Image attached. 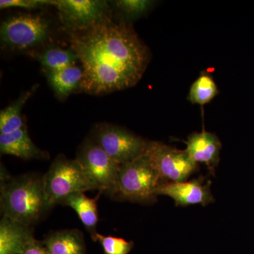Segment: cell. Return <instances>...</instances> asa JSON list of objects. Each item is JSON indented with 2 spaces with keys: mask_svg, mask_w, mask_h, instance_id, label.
<instances>
[{
  "mask_svg": "<svg viewBox=\"0 0 254 254\" xmlns=\"http://www.w3.org/2000/svg\"><path fill=\"white\" fill-rule=\"evenodd\" d=\"M71 49L82 64V91L100 95L131 88L148 65V53L136 33L110 18L70 36Z\"/></svg>",
  "mask_w": 254,
  "mask_h": 254,
  "instance_id": "cell-1",
  "label": "cell"
},
{
  "mask_svg": "<svg viewBox=\"0 0 254 254\" xmlns=\"http://www.w3.org/2000/svg\"><path fill=\"white\" fill-rule=\"evenodd\" d=\"M0 204L3 216L29 227L52 208L43 178L33 175L15 177L1 185Z\"/></svg>",
  "mask_w": 254,
  "mask_h": 254,
  "instance_id": "cell-2",
  "label": "cell"
},
{
  "mask_svg": "<svg viewBox=\"0 0 254 254\" xmlns=\"http://www.w3.org/2000/svg\"><path fill=\"white\" fill-rule=\"evenodd\" d=\"M160 176L146 153L120 165L116 195L141 203L157 200L155 190L161 184Z\"/></svg>",
  "mask_w": 254,
  "mask_h": 254,
  "instance_id": "cell-3",
  "label": "cell"
},
{
  "mask_svg": "<svg viewBox=\"0 0 254 254\" xmlns=\"http://www.w3.org/2000/svg\"><path fill=\"white\" fill-rule=\"evenodd\" d=\"M45 192L52 207L66 197L95 190L77 160L58 157L43 177Z\"/></svg>",
  "mask_w": 254,
  "mask_h": 254,
  "instance_id": "cell-4",
  "label": "cell"
},
{
  "mask_svg": "<svg viewBox=\"0 0 254 254\" xmlns=\"http://www.w3.org/2000/svg\"><path fill=\"white\" fill-rule=\"evenodd\" d=\"M77 160L95 190L116 195L120 164L110 158L93 139L87 140L78 150Z\"/></svg>",
  "mask_w": 254,
  "mask_h": 254,
  "instance_id": "cell-5",
  "label": "cell"
},
{
  "mask_svg": "<svg viewBox=\"0 0 254 254\" xmlns=\"http://www.w3.org/2000/svg\"><path fill=\"white\" fill-rule=\"evenodd\" d=\"M1 43L8 48L23 50L43 44L50 33L49 21L41 14H18L1 26Z\"/></svg>",
  "mask_w": 254,
  "mask_h": 254,
  "instance_id": "cell-6",
  "label": "cell"
},
{
  "mask_svg": "<svg viewBox=\"0 0 254 254\" xmlns=\"http://www.w3.org/2000/svg\"><path fill=\"white\" fill-rule=\"evenodd\" d=\"M93 140L120 165L144 154L148 144L143 138L125 128L107 124L95 128Z\"/></svg>",
  "mask_w": 254,
  "mask_h": 254,
  "instance_id": "cell-7",
  "label": "cell"
},
{
  "mask_svg": "<svg viewBox=\"0 0 254 254\" xmlns=\"http://www.w3.org/2000/svg\"><path fill=\"white\" fill-rule=\"evenodd\" d=\"M146 154L152 165L165 182H181L198 170L185 150H180L159 142H148Z\"/></svg>",
  "mask_w": 254,
  "mask_h": 254,
  "instance_id": "cell-8",
  "label": "cell"
},
{
  "mask_svg": "<svg viewBox=\"0 0 254 254\" xmlns=\"http://www.w3.org/2000/svg\"><path fill=\"white\" fill-rule=\"evenodd\" d=\"M60 18L73 31H83L109 19L108 3L98 0H58L53 1Z\"/></svg>",
  "mask_w": 254,
  "mask_h": 254,
  "instance_id": "cell-9",
  "label": "cell"
},
{
  "mask_svg": "<svg viewBox=\"0 0 254 254\" xmlns=\"http://www.w3.org/2000/svg\"><path fill=\"white\" fill-rule=\"evenodd\" d=\"M204 179L200 177L189 182H165L159 185L155 195H168L173 198L177 205H206L214 201L210 191V182L203 185Z\"/></svg>",
  "mask_w": 254,
  "mask_h": 254,
  "instance_id": "cell-10",
  "label": "cell"
},
{
  "mask_svg": "<svg viewBox=\"0 0 254 254\" xmlns=\"http://www.w3.org/2000/svg\"><path fill=\"white\" fill-rule=\"evenodd\" d=\"M222 143L216 135L208 131L194 133L189 136L185 150L195 163L205 164L213 169L220 161Z\"/></svg>",
  "mask_w": 254,
  "mask_h": 254,
  "instance_id": "cell-11",
  "label": "cell"
},
{
  "mask_svg": "<svg viewBox=\"0 0 254 254\" xmlns=\"http://www.w3.org/2000/svg\"><path fill=\"white\" fill-rule=\"evenodd\" d=\"M33 239L29 226L2 216L0 221V254H23Z\"/></svg>",
  "mask_w": 254,
  "mask_h": 254,
  "instance_id": "cell-12",
  "label": "cell"
},
{
  "mask_svg": "<svg viewBox=\"0 0 254 254\" xmlns=\"http://www.w3.org/2000/svg\"><path fill=\"white\" fill-rule=\"evenodd\" d=\"M0 151L1 154L14 155L26 160L48 158V154L32 141L26 126L9 134L0 133Z\"/></svg>",
  "mask_w": 254,
  "mask_h": 254,
  "instance_id": "cell-13",
  "label": "cell"
},
{
  "mask_svg": "<svg viewBox=\"0 0 254 254\" xmlns=\"http://www.w3.org/2000/svg\"><path fill=\"white\" fill-rule=\"evenodd\" d=\"M50 254H85L83 234L77 229L60 230L50 234L43 241Z\"/></svg>",
  "mask_w": 254,
  "mask_h": 254,
  "instance_id": "cell-14",
  "label": "cell"
},
{
  "mask_svg": "<svg viewBox=\"0 0 254 254\" xmlns=\"http://www.w3.org/2000/svg\"><path fill=\"white\" fill-rule=\"evenodd\" d=\"M62 203L75 210L86 230L91 233L92 238H94L98 233L96 232L98 221L96 200L88 198L84 193H77L68 195Z\"/></svg>",
  "mask_w": 254,
  "mask_h": 254,
  "instance_id": "cell-15",
  "label": "cell"
},
{
  "mask_svg": "<svg viewBox=\"0 0 254 254\" xmlns=\"http://www.w3.org/2000/svg\"><path fill=\"white\" fill-rule=\"evenodd\" d=\"M46 76L56 94L63 98L80 88L83 71V68L74 65L58 72L47 71Z\"/></svg>",
  "mask_w": 254,
  "mask_h": 254,
  "instance_id": "cell-16",
  "label": "cell"
},
{
  "mask_svg": "<svg viewBox=\"0 0 254 254\" xmlns=\"http://www.w3.org/2000/svg\"><path fill=\"white\" fill-rule=\"evenodd\" d=\"M38 85H35L31 89L20 96L13 104L0 112V133L9 134L21 129L26 126L21 118V110L23 105L31 95L36 92Z\"/></svg>",
  "mask_w": 254,
  "mask_h": 254,
  "instance_id": "cell-17",
  "label": "cell"
},
{
  "mask_svg": "<svg viewBox=\"0 0 254 254\" xmlns=\"http://www.w3.org/2000/svg\"><path fill=\"white\" fill-rule=\"evenodd\" d=\"M77 55L72 49L63 50L52 48L45 50L39 57V60L47 71L58 72L70 66H74Z\"/></svg>",
  "mask_w": 254,
  "mask_h": 254,
  "instance_id": "cell-18",
  "label": "cell"
},
{
  "mask_svg": "<svg viewBox=\"0 0 254 254\" xmlns=\"http://www.w3.org/2000/svg\"><path fill=\"white\" fill-rule=\"evenodd\" d=\"M216 83L211 76L203 73L190 86L188 99L193 104L203 105L218 94Z\"/></svg>",
  "mask_w": 254,
  "mask_h": 254,
  "instance_id": "cell-19",
  "label": "cell"
},
{
  "mask_svg": "<svg viewBox=\"0 0 254 254\" xmlns=\"http://www.w3.org/2000/svg\"><path fill=\"white\" fill-rule=\"evenodd\" d=\"M93 240L100 242L105 254H128L133 247V242L99 233H97Z\"/></svg>",
  "mask_w": 254,
  "mask_h": 254,
  "instance_id": "cell-20",
  "label": "cell"
},
{
  "mask_svg": "<svg viewBox=\"0 0 254 254\" xmlns=\"http://www.w3.org/2000/svg\"><path fill=\"white\" fill-rule=\"evenodd\" d=\"M115 4L127 16L133 18L143 14L152 3L146 0H120L115 1Z\"/></svg>",
  "mask_w": 254,
  "mask_h": 254,
  "instance_id": "cell-21",
  "label": "cell"
},
{
  "mask_svg": "<svg viewBox=\"0 0 254 254\" xmlns=\"http://www.w3.org/2000/svg\"><path fill=\"white\" fill-rule=\"evenodd\" d=\"M47 5H53V1L49 0H1L0 9L19 7L26 9H35Z\"/></svg>",
  "mask_w": 254,
  "mask_h": 254,
  "instance_id": "cell-22",
  "label": "cell"
},
{
  "mask_svg": "<svg viewBox=\"0 0 254 254\" xmlns=\"http://www.w3.org/2000/svg\"><path fill=\"white\" fill-rule=\"evenodd\" d=\"M23 254H50L43 243L33 239L28 244Z\"/></svg>",
  "mask_w": 254,
  "mask_h": 254,
  "instance_id": "cell-23",
  "label": "cell"
}]
</instances>
